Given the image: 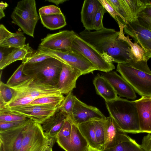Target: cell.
<instances>
[{
    "instance_id": "1",
    "label": "cell",
    "mask_w": 151,
    "mask_h": 151,
    "mask_svg": "<svg viewBox=\"0 0 151 151\" xmlns=\"http://www.w3.org/2000/svg\"><path fill=\"white\" fill-rule=\"evenodd\" d=\"M78 35L109 62L130 64L133 60L130 46L120 31L104 27L94 31L85 29Z\"/></svg>"
},
{
    "instance_id": "2",
    "label": "cell",
    "mask_w": 151,
    "mask_h": 151,
    "mask_svg": "<svg viewBox=\"0 0 151 151\" xmlns=\"http://www.w3.org/2000/svg\"><path fill=\"white\" fill-rule=\"evenodd\" d=\"M106 108L111 117L126 133H141L137 111L134 101H129L118 96L105 102Z\"/></svg>"
},
{
    "instance_id": "3",
    "label": "cell",
    "mask_w": 151,
    "mask_h": 151,
    "mask_svg": "<svg viewBox=\"0 0 151 151\" xmlns=\"http://www.w3.org/2000/svg\"><path fill=\"white\" fill-rule=\"evenodd\" d=\"M61 62L54 58L34 63L25 64L23 75L34 78L40 81L55 86L61 71Z\"/></svg>"
},
{
    "instance_id": "4",
    "label": "cell",
    "mask_w": 151,
    "mask_h": 151,
    "mask_svg": "<svg viewBox=\"0 0 151 151\" xmlns=\"http://www.w3.org/2000/svg\"><path fill=\"white\" fill-rule=\"evenodd\" d=\"M56 141L46 134L41 124L32 120L25 128L20 151H52Z\"/></svg>"
},
{
    "instance_id": "5",
    "label": "cell",
    "mask_w": 151,
    "mask_h": 151,
    "mask_svg": "<svg viewBox=\"0 0 151 151\" xmlns=\"http://www.w3.org/2000/svg\"><path fill=\"white\" fill-rule=\"evenodd\" d=\"M12 23L17 25L24 33L34 37L36 25L40 19L37 12L35 1H18L11 15Z\"/></svg>"
},
{
    "instance_id": "6",
    "label": "cell",
    "mask_w": 151,
    "mask_h": 151,
    "mask_svg": "<svg viewBox=\"0 0 151 151\" xmlns=\"http://www.w3.org/2000/svg\"><path fill=\"white\" fill-rule=\"evenodd\" d=\"M10 87L15 91L12 100L23 98L32 102L40 98L61 94L55 86L42 83L34 78H30L16 86Z\"/></svg>"
},
{
    "instance_id": "7",
    "label": "cell",
    "mask_w": 151,
    "mask_h": 151,
    "mask_svg": "<svg viewBox=\"0 0 151 151\" xmlns=\"http://www.w3.org/2000/svg\"><path fill=\"white\" fill-rule=\"evenodd\" d=\"M116 71L139 95L151 97V74L127 64H118Z\"/></svg>"
},
{
    "instance_id": "8",
    "label": "cell",
    "mask_w": 151,
    "mask_h": 151,
    "mask_svg": "<svg viewBox=\"0 0 151 151\" xmlns=\"http://www.w3.org/2000/svg\"><path fill=\"white\" fill-rule=\"evenodd\" d=\"M37 51L40 53L50 55L63 63L79 70L82 75L97 70L96 68L86 58L77 52L52 49L39 46Z\"/></svg>"
},
{
    "instance_id": "9",
    "label": "cell",
    "mask_w": 151,
    "mask_h": 151,
    "mask_svg": "<svg viewBox=\"0 0 151 151\" xmlns=\"http://www.w3.org/2000/svg\"><path fill=\"white\" fill-rule=\"evenodd\" d=\"M72 50L83 55L96 68L97 70L107 72L115 69L112 63L108 61L95 48L80 38L78 34L73 42Z\"/></svg>"
},
{
    "instance_id": "10",
    "label": "cell",
    "mask_w": 151,
    "mask_h": 151,
    "mask_svg": "<svg viewBox=\"0 0 151 151\" xmlns=\"http://www.w3.org/2000/svg\"><path fill=\"white\" fill-rule=\"evenodd\" d=\"M58 107L48 105L27 104L6 108L41 124L57 111Z\"/></svg>"
},
{
    "instance_id": "11",
    "label": "cell",
    "mask_w": 151,
    "mask_h": 151,
    "mask_svg": "<svg viewBox=\"0 0 151 151\" xmlns=\"http://www.w3.org/2000/svg\"><path fill=\"white\" fill-rule=\"evenodd\" d=\"M73 30H65L47 35L41 39L39 46L52 49L73 51V42L77 35Z\"/></svg>"
},
{
    "instance_id": "12",
    "label": "cell",
    "mask_w": 151,
    "mask_h": 151,
    "mask_svg": "<svg viewBox=\"0 0 151 151\" xmlns=\"http://www.w3.org/2000/svg\"><path fill=\"white\" fill-rule=\"evenodd\" d=\"M124 33L133 39L144 50L147 60L151 58V31L140 25L137 21L125 24Z\"/></svg>"
},
{
    "instance_id": "13",
    "label": "cell",
    "mask_w": 151,
    "mask_h": 151,
    "mask_svg": "<svg viewBox=\"0 0 151 151\" xmlns=\"http://www.w3.org/2000/svg\"><path fill=\"white\" fill-rule=\"evenodd\" d=\"M75 102L71 121L76 125L90 121L106 117L96 107L81 101L75 96Z\"/></svg>"
},
{
    "instance_id": "14",
    "label": "cell",
    "mask_w": 151,
    "mask_h": 151,
    "mask_svg": "<svg viewBox=\"0 0 151 151\" xmlns=\"http://www.w3.org/2000/svg\"><path fill=\"white\" fill-rule=\"evenodd\" d=\"M104 128L105 141L103 151L113 148L120 143L132 139L110 116L105 119Z\"/></svg>"
},
{
    "instance_id": "15",
    "label": "cell",
    "mask_w": 151,
    "mask_h": 151,
    "mask_svg": "<svg viewBox=\"0 0 151 151\" xmlns=\"http://www.w3.org/2000/svg\"><path fill=\"white\" fill-rule=\"evenodd\" d=\"M31 120L16 128L0 131V146L4 151H20L25 128Z\"/></svg>"
},
{
    "instance_id": "16",
    "label": "cell",
    "mask_w": 151,
    "mask_h": 151,
    "mask_svg": "<svg viewBox=\"0 0 151 151\" xmlns=\"http://www.w3.org/2000/svg\"><path fill=\"white\" fill-rule=\"evenodd\" d=\"M82 75L79 70L63 63L58 81L55 86L62 94L67 95L76 88L77 80Z\"/></svg>"
},
{
    "instance_id": "17",
    "label": "cell",
    "mask_w": 151,
    "mask_h": 151,
    "mask_svg": "<svg viewBox=\"0 0 151 151\" xmlns=\"http://www.w3.org/2000/svg\"><path fill=\"white\" fill-rule=\"evenodd\" d=\"M111 84L120 97L134 100L136 98L135 92L130 85L121 76L114 71L101 73Z\"/></svg>"
},
{
    "instance_id": "18",
    "label": "cell",
    "mask_w": 151,
    "mask_h": 151,
    "mask_svg": "<svg viewBox=\"0 0 151 151\" xmlns=\"http://www.w3.org/2000/svg\"><path fill=\"white\" fill-rule=\"evenodd\" d=\"M136 106L142 133L151 134V97H142L134 100Z\"/></svg>"
},
{
    "instance_id": "19",
    "label": "cell",
    "mask_w": 151,
    "mask_h": 151,
    "mask_svg": "<svg viewBox=\"0 0 151 151\" xmlns=\"http://www.w3.org/2000/svg\"><path fill=\"white\" fill-rule=\"evenodd\" d=\"M68 118L65 113L58 109L41 124L42 129L47 136L56 139L57 134Z\"/></svg>"
},
{
    "instance_id": "20",
    "label": "cell",
    "mask_w": 151,
    "mask_h": 151,
    "mask_svg": "<svg viewBox=\"0 0 151 151\" xmlns=\"http://www.w3.org/2000/svg\"><path fill=\"white\" fill-rule=\"evenodd\" d=\"M101 5L98 0H85L81 11V20L85 29L94 30L93 21L95 15Z\"/></svg>"
},
{
    "instance_id": "21",
    "label": "cell",
    "mask_w": 151,
    "mask_h": 151,
    "mask_svg": "<svg viewBox=\"0 0 151 151\" xmlns=\"http://www.w3.org/2000/svg\"><path fill=\"white\" fill-rule=\"evenodd\" d=\"M88 146L77 125L72 122L70 140L62 149L65 151H87Z\"/></svg>"
},
{
    "instance_id": "22",
    "label": "cell",
    "mask_w": 151,
    "mask_h": 151,
    "mask_svg": "<svg viewBox=\"0 0 151 151\" xmlns=\"http://www.w3.org/2000/svg\"><path fill=\"white\" fill-rule=\"evenodd\" d=\"M93 83L97 94L104 98L105 102L114 100L118 97L111 84L101 75L96 76Z\"/></svg>"
},
{
    "instance_id": "23",
    "label": "cell",
    "mask_w": 151,
    "mask_h": 151,
    "mask_svg": "<svg viewBox=\"0 0 151 151\" xmlns=\"http://www.w3.org/2000/svg\"><path fill=\"white\" fill-rule=\"evenodd\" d=\"M33 52L32 49L27 43L22 48H14L12 51L6 55L0 62V70H3L11 63L18 60H23Z\"/></svg>"
},
{
    "instance_id": "24",
    "label": "cell",
    "mask_w": 151,
    "mask_h": 151,
    "mask_svg": "<svg viewBox=\"0 0 151 151\" xmlns=\"http://www.w3.org/2000/svg\"><path fill=\"white\" fill-rule=\"evenodd\" d=\"M125 26V24L123 23L119 25V31L123 40L127 42L130 46L133 56V62L136 64L147 62V60L144 49L137 42H132L129 36H125L124 32Z\"/></svg>"
},
{
    "instance_id": "25",
    "label": "cell",
    "mask_w": 151,
    "mask_h": 151,
    "mask_svg": "<svg viewBox=\"0 0 151 151\" xmlns=\"http://www.w3.org/2000/svg\"><path fill=\"white\" fill-rule=\"evenodd\" d=\"M93 121L86 122L77 126L89 145L93 148L101 150L96 138Z\"/></svg>"
},
{
    "instance_id": "26",
    "label": "cell",
    "mask_w": 151,
    "mask_h": 151,
    "mask_svg": "<svg viewBox=\"0 0 151 151\" xmlns=\"http://www.w3.org/2000/svg\"><path fill=\"white\" fill-rule=\"evenodd\" d=\"M41 23L44 27L50 30L60 29L66 25L63 13L49 16H39Z\"/></svg>"
},
{
    "instance_id": "27",
    "label": "cell",
    "mask_w": 151,
    "mask_h": 151,
    "mask_svg": "<svg viewBox=\"0 0 151 151\" xmlns=\"http://www.w3.org/2000/svg\"><path fill=\"white\" fill-rule=\"evenodd\" d=\"M123 1L132 22L138 21V14L145 8L149 1L123 0Z\"/></svg>"
},
{
    "instance_id": "28",
    "label": "cell",
    "mask_w": 151,
    "mask_h": 151,
    "mask_svg": "<svg viewBox=\"0 0 151 151\" xmlns=\"http://www.w3.org/2000/svg\"><path fill=\"white\" fill-rule=\"evenodd\" d=\"M26 39L23 33L19 29L15 32L14 35L0 43V46L6 48L23 47L26 45L25 43Z\"/></svg>"
},
{
    "instance_id": "29",
    "label": "cell",
    "mask_w": 151,
    "mask_h": 151,
    "mask_svg": "<svg viewBox=\"0 0 151 151\" xmlns=\"http://www.w3.org/2000/svg\"><path fill=\"white\" fill-rule=\"evenodd\" d=\"M65 97L62 94L48 95L36 99L33 101L30 104L45 105L59 107Z\"/></svg>"
},
{
    "instance_id": "30",
    "label": "cell",
    "mask_w": 151,
    "mask_h": 151,
    "mask_svg": "<svg viewBox=\"0 0 151 151\" xmlns=\"http://www.w3.org/2000/svg\"><path fill=\"white\" fill-rule=\"evenodd\" d=\"M75 96L72 91L69 93L58 107L59 110L65 113L70 120L75 102Z\"/></svg>"
},
{
    "instance_id": "31",
    "label": "cell",
    "mask_w": 151,
    "mask_h": 151,
    "mask_svg": "<svg viewBox=\"0 0 151 151\" xmlns=\"http://www.w3.org/2000/svg\"><path fill=\"white\" fill-rule=\"evenodd\" d=\"M28 119L0 106V121L18 122L25 121Z\"/></svg>"
},
{
    "instance_id": "32",
    "label": "cell",
    "mask_w": 151,
    "mask_h": 151,
    "mask_svg": "<svg viewBox=\"0 0 151 151\" xmlns=\"http://www.w3.org/2000/svg\"><path fill=\"white\" fill-rule=\"evenodd\" d=\"M103 151H145L135 140H130L120 143L114 147Z\"/></svg>"
},
{
    "instance_id": "33",
    "label": "cell",
    "mask_w": 151,
    "mask_h": 151,
    "mask_svg": "<svg viewBox=\"0 0 151 151\" xmlns=\"http://www.w3.org/2000/svg\"><path fill=\"white\" fill-rule=\"evenodd\" d=\"M105 118L93 121L96 140L102 150L105 141L104 124Z\"/></svg>"
},
{
    "instance_id": "34",
    "label": "cell",
    "mask_w": 151,
    "mask_h": 151,
    "mask_svg": "<svg viewBox=\"0 0 151 151\" xmlns=\"http://www.w3.org/2000/svg\"><path fill=\"white\" fill-rule=\"evenodd\" d=\"M24 64L22 63L14 72L6 83L8 86L10 87L14 86L31 78L23 74Z\"/></svg>"
},
{
    "instance_id": "35",
    "label": "cell",
    "mask_w": 151,
    "mask_h": 151,
    "mask_svg": "<svg viewBox=\"0 0 151 151\" xmlns=\"http://www.w3.org/2000/svg\"><path fill=\"white\" fill-rule=\"evenodd\" d=\"M14 92L13 88L1 81L0 106H4L10 102L13 97Z\"/></svg>"
},
{
    "instance_id": "36",
    "label": "cell",
    "mask_w": 151,
    "mask_h": 151,
    "mask_svg": "<svg viewBox=\"0 0 151 151\" xmlns=\"http://www.w3.org/2000/svg\"><path fill=\"white\" fill-rule=\"evenodd\" d=\"M122 17L125 24L132 22L130 17L125 6L123 0H107Z\"/></svg>"
},
{
    "instance_id": "37",
    "label": "cell",
    "mask_w": 151,
    "mask_h": 151,
    "mask_svg": "<svg viewBox=\"0 0 151 151\" xmlns=\"http://www.w3.org/2000/svg\"><path fill=\"white\" fill-rule=\"evenodd\" d=\"M138 17L139 24L151 31V4L147 6Z\"/></svg>"
},
{
    "instance_id": "38",
    "label": "cell",
    "mask_w": 151,
    "mask_h": 151,
    "mask_svg": "<svg viewBox=\"0 0 151 151\" xmlns=\"http://www.w3.org/2000/svg\"><path fill=\"white\" fill-rule=\"evenodd\" d=\"M107 12L104 7L101 4L94 17L93 27L94 30L98 31L104 27L103 23V19L104 14Z\"/></svg>"
},
{
    "instance_id": "39",
    "label": "cell",
    "mask_w": 151,
    "mask_h": 151,
    "mask_svg": "<svg viewBox=\"0 0 151 151\" xmlns=\"http://www.w3.org/2000/svg\"><path fill=\"white\" fill-rule=\"evenodd\" d=\"M101 4L104 7L107 12L115 20L117 23L123 22L122 18L120 14L116 11L113 6L107 0H98Z\"/></svg>"
},
{
    "instance_id": "40",
    "label": "cell",
    "mask_w": 151,
    "mask_h": 151,
    "mask_svg": "<svg viewBox=\"0 0 151 151\" xmlns=\"http://www.w3.org/2000/svg\"><path fill=\"white\" fill-rule=\"evenodd\" d=\"M52 58L53 57L50 55L40 53L37 51L33 54L27 56L22 60V63L24 64L36 63Z\"/></svg>"
},
{
    "instance_id": "41",
    "label": "cell",
    "mask_w": 151,
    "mask_h": 151,
    "mask_svg": "<svg viewBox=\"0 0 151 151\" xmlns=\"http://www.w3.org/2000/svg\"><path fill=\"white\" fill-rule=\"evenodd\" d=\"M39 16H49L63 13L60 8L53 5L44 6L39 10Z\"/></svg>"
},
{
    "instance_id": "42",
    "label": "cell",
    "mask_w": 151,
    "mask_h": 151,
    "mask_svg": "<svg viewBox=\"0 0 151 151\" xmlns=\"http://www.w3.org/2000/svg\"><path fill=\"white\" fill-rule=\"evenodd\" d=\"M31 119H28L25 121L18 122H8L0 121V131L14 129L21 127L29 122Z\"/></svg>"
},
{
    "instance_id": "43",
    "label": "cell",
    "mask_w": 151,
    "mask_h": 151,
    "mask_svg": "<svg viewBox=\"0 0 151 151\" xmlns=\"http://www.w3.org/2000/svg\"><path fill=\"white\" fill-rule=\"evenodd\" d=\"M15 33H12L9 31L3 24L0 25V43L5 40L14 35Z\"/></svg>"
},
{
    "instance_id": "44",
    "label": "cell",
    "mask_w": 151,
    "mask_h": 151,
    "mask_svg": "<svg viewBox=\"0 0 151 151\" xmlns=\"http://www.w3.org/2000/svg\"><path fill=\"white\" fill-rule=\"evenodd\" d=\"M150 134H148L143 137L142 140L140 145L145 151H151V137Z\"/></svg>"
},
{
    "instance_id": "45",
    "label": "cell",
    "mask_w": 151,
    "mask_h": 151,
    "mask_svg": "<svg viewBox=\"0 0 151 151\" xmlns=\"http://www.w3.org/2000/svg\"><path fill=\"white\" fill-rule=\"evenodd\" d=\"M67 1V0H47L45 1L53 3L58 6L59 4H62Z\"/></svg>"
},
{
    "instance_id": "46",
    "label": "cell",
    "mask_w": 151,
    "mask_h": 151,
    "mask_svg": "<svg viewBox=\"0 0 151 151\" xmlns=\"http://www.w3.org/2000/svg\"><path fill=\"white\" fill-rule=\"evenodd\" d=\"M8 6V4L6 2H4L1 1L0 3V10L4 11L5 9Z\"/></svg>"
},
{
    "instance_id": "47",
    "label": "cell",
    "mask_w": 151,
    "mask_h": 151,
    "mask_svg": "<svg viewBox=\"0 0 151 151\" xmlns=\"http://www.w3.org/2000/svg\"><path fill=\"white\" fill-rule=\"evenodd\" d=\"M87 151H103L102 150L94 148L89 145Z\"/></svg>"
},
{
    "instance_id": "48",
    "label": "cell",
    "mask_w": 151,
    "mask_h": 151,
    "mask_svg": "<svg viewBox=\"0 0 151 151\" xmlns=\"http://www.w3.org/2000/svg\"><path fill=\"white\" fill-rule=\"evenodd\" d=\"M5 56L3 52L1 50L0 51V62L2 60Z\"/></svg>"
},
{
    "instance_id": "49",
    "label": "cell",
    "mask_w": 151,
    "mask_h": 151,
    "mask_svg": "<svg viewBox=\"0 0 151 151\" xmlns=\"http://www.w3.org/2000/svg\"><path fill=\"white\" fill-rule=\"evenodd\" d=\"M5 16V14L4 11L0 10V19L4 17Z\"/></svg>"
},
{
    "instance_id": "50",
    "label": "cell",
    "mask_w": 151,
    "mask_h": 151,
    "mask_svg": "<svg viewBox=\"0 0 151 151\" xmlns=\"http://www.w3.org/2000/svg\"><path fill=\"white\" fill-rule=\"evenodd\" d=\"M0 151H4L2 148L1 146H0Z\"/></svg>"
},
{
    "instance_id": "51",
    "label": "cell",
    "mask_w": 151,
    "mask_h": 151,
    "mask_svg": "<svg viewBox=\"0 0 151 151\" xmlns=\"http://www.w3.org/2000/svg\"><path fill=\"white\" fill-rule=\"evenodd\" d=\"M150 136L151 137V134H150Z\"/></svg>"
},
{
    "instance_id": "52",
    "label": "cell",
    "mask_w": 151,
    "mask_h": 151,
    "mask_svg": "<svg viewBox=\"0 0 151 151\" xmlns=\"http://www.w3.org/2000/svg\"></svg>"
},
{
    "instance_id": "53",
    "label": "cell",
    "mask_w": 151,
    "mask_h": 151,
    "mask_svg": "<svg viewBox=\"0 0 151 151\" xmlns=\"http://www.w3.org/2000/svg\"></svg>"
}]
</instances>
